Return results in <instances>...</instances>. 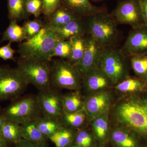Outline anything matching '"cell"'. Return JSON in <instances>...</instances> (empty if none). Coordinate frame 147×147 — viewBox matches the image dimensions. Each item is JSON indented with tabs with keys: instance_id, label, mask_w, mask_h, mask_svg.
I'll return each mask as SVG.
<instances>
[{
	"instance_id": "obj_6",
	"label": "cell",
	"mask_w": 147,
	"mask_h": 147,
	"mask_svg": "<svg viewBox=\"0 0 147 147\" xmlns=\"http://www.w3.org/2000/svg\"><path fill=\"white\" fill-rule=\"evenodd\" d=\"M29 84L18 67L0 66V101L18 98Z\"/></svg>"
},
{
	"instance_id": "obj_10",
	"label": "cell",
	"mask_w": 147,
	"mask_h": 147,
	"mask_svg": "<svg viewBox=\"0 0 147 147\" xmlns=\"http://www.w3.org/2000/svg\"><path fill=\"white\" fill-rule=\"evenodd\" d=\"M40 113L44 117L61 119L63 113L62 95L50 87L39 91L36 96Z\"/></svg>"
},
{
	"instance_id": "obj_41",
	"label": "cell",
	"mask_w": 147,
	"mask_h": 147,
	"mask_svg": "<svg viewBox=\"0 0 147 147\" xmlns=\"http://www.w3.org/2000/svg\"><path fill=\"white\" fill-rule=\"evenodd\" d=\"M93 147H106L104 146V144H100L99 143V144L98 145H96V146H94Z\"/></svg>"
},
{
	"instance_id": "obj_3",
	"label": "cell",
	"mask_w": 147,
	"mask_h": 147,
	"mask_svg": "<svg viewBox=\"0 0 147 147\" xmlns=\"http://www.w3.org/2000/svg\"><path fill=\"white\" fill-rule=\"evenodd\" d=\"M59 40L55 32L47 24L34 37L19 43L20 57L43 61L52 60L53 50Z\"/></svg>"
},
{
	"instance_id": "obj_29",
	"label": "cell",
	"mask_w": 147,
	"mask_h": 147,
	"mask_svg": "<svg viewBox=\"0 0 147 147\" xmlns=\"http://www.w3.org/2000/svg\"><path fill=\"white\" fill-rule=\"evenodd\" d=\"M131 67L140 79L147 82V55H134L129 57Z\"/></svg>"
},
{
	"instance_id": "obj_5",
	"label": "cell",
	"mask_w": 147,
	"mask_h": 147,
	"mask_svg": "<svg viewBox=\"0 0 147 147\" xmlns=\"http://www.w3.org/2000/svg\"><path fill=\"white\" fill-rule=\"evenodd\" d=\"M50 87L56 89L79 91L82 87V77L73 64L64 59L50 61Z\"/></svg>"
},
{
	"instance_id": "obj_28",
	"label": "cell",
	"mask_w": 147,
	"mask_h": 147,
	"mask_svg": "<svg viewBox=\"0 0 147 147\" xmlns=\"http://www.w3.org/2000/svg\"><path fill=\"white\" fill-rule=\"evenodd\" d=\"M75 136L72 129L64 126L49 139L57 147H69L73 144Z\"/></svg>"
},
{
	"instance_id": "obj_39",
	"label": "cell",
	"mask_w": 147,
	"mask_h": 147,
	"mask_svg": "<svg viewBox=\"0 0 147 147\" xmlns=\"http://www.w3.org/2000/svg\"><path fill=\"white\" fill-rule=\"evenodd\" d=\"M6 120L4 116L2 114L0 113V132H1V129L4 123L5 122Z\"/></svg>"
},
{
	"instance_id": "obj_17",
	"label": "cell",
	"mask_w": 147,
	"mask_h": 147,
	"mask_svg": "<svg viewBox=\"0 0 147 147\" xmlns=\"http://www.w3.org/2000/svg\"><path fill=\"white\" fill-rule=\"evenodd\" d=\"M50 28L60 40H70L76 37L87 34L84 18H77L60 28Z\"/></svg>"
},
{
	"instance_id": "obj_21",
	"label": "cell",
	"mask_w": 147,
	"mask_h": 147,
	"mask_svg": "<svg viewBox=\"0 0 147 147\" xmlns=\"http://www.w3.org/2000/svg\"><path fill=\"white\" fill-rule=\"evenodd\" d=\"M34 121L40 131L46 138H49L64 126L61 119L38 117Z\"/></svg>"
},
{
	"instance_id": "obj_42",
	"label": "cell",
	"mask_w": 147,
	"mask_h": 147,
	"mask_svg": "<svg viewBox=\"0 0 147 147\" xmlns=\"http://www.w3.org/2000/svg\"><path fill=\"white\" fill-rule=\"evenodd\" d=\"M69 147H80L79 146H77V145H76L75 144H73L71 146H70Z\"/></svg>"
},
{
	"instance_id": "obj_38",
	"label": "cell",
	"mask_w": 147,
	"mask_h": 147,
	"mask_svg": "<svg viewBox=\"0 0 147 147\" xmlns=\"http://www.w3.org/2000/svg\"><path fill=\"white\" fill-rule=\"evenodd\" d=\"M138 1L141 6L145 23L147 26V0H138Z\"/></svg>"
},
{
	"instance_id": "obj_35",
	"label": "cell",
	"mask_w": 147,
	"mask_h": 147,
	"mask_svg": "<svg viewBox=\"0 0 147 147\" xmlns=\"http://www.w3.org/2000/svg\"><path fill=\"white\" fill-rule=\"evenodd\" d=\"M42 13L47 18L61 6V0H42Z\"/></svg>"
},
{
	"instance_id": "obj_15",
	"label": "cell",
	"mask_w": 147,
	"mask_h": 147,
	"mask_svg": "<svg viewBox=\"0 0 147 147\" xmlns=\"http://www.w3.org/2000/svg\"><path fill=\"white\" fill-rule=\"evenodd\" d=\"M61 5L82 18L106 10L105 7L92 4L89 0H61Z\"/></svg>"
},
{
	"instance_id": "obj_31",
	"label": "cell",
	"mask_w": 147,
	"mask_h": 147,
	"mask_svg": "<svg viewBox=\"0 0 147 147\" xmlns=\"http://www.w3.org/2000/svg\"><path fill=\"white\" fill-rule=\"evenodd\" d=\"M71 42L70 40H59L54 47L52 58L58 57L67 60L71 55Z\"/></svg>"
},
{
	"instance_id": "obj_33",
	"label": "cell",
	"mask_w": 147,
	"mask_h": 147,
	"mask_svg": "<svg viewBox=\"0 0 147 147\" xmlns=\"http://www.w3.org/2000/svg\"><path fill=\"white\" fill-rule=\"evenodd\" d=\"M74 144L80 147H91L93 139L91 134L86 130L78 131L74 138Z\"/></svg>"
},
{
	"instance_id": "obj_19",
	"label": "cell",
	"mask_w": 147,
	"mask_h": 147,
	"mask_svg": "<svg viewBox=\"0 0 147 147\" xmlns=\"http://www.w3.org/2000/svg\"><path fill=\"white\" fill-rule=\"evenodd\" d=\"M109 113L96 118L92 121L94 137L99 143L105 144L109 140Z\"/></svg>"
},
{
	"instance_id": "obj_9",
	"label": "cell",
	"mask_w": 147,
	"mask_h": 147,
	"mask_svg": "<svg viewBox=\"0 0 147 147\" xmlns=\"http://www.w3.org/2000/svg\"><path fill=\"white\" fill-rule=\"evenodd\" d=\"M110 14L118 24L129 25L132 28L146 26L138 0H121Z\"/></svg>"
},
{
	"instance_id": "obj_40",
	"label": "cell",
	"mask_w": 147,
	"mask_h": 147,
	"mask_svg": "<svg viewBox=\"0 0 147 147\" xmlns=\"http://www.w3.org/2000/svg\"><path fill=\"white\" fill-rule=\"evenodd\" d=\"M6 142L0 136V147H7Z\"/></svg>"
},
{
	"instance_id": "obj_34",
	"label": "cell",
	"mask_w": 147,
	"mask_h": 147,
	"mask_svg": "<svg viewBox=\"0 0 147 147\" xmlns=\"http://www.w3.org/2000/svg\"><path fill=\"white\" fill-rule=\"evenodd\" d=\"M43 8L42 0H28L26 4L27 12L29 15H32L38 18L42 13Z\"/></svg>"
},
{
	"instance_id": "obj_36",
	"label": "cell",
	"mask_w": 147,
	"mask_h": 147,
	"mask_svg": "<svg viewBox=\"0 0 147 147\" xmlns=\"http://www.w3.org/2000/svg\"><path fill=\"white\" fill-rule=\"evenodd\" d=\"M11 44V42H9L7 45L0 47V58L5 61L11 60L16 61L14 57L16 51L12 48Z\"/></svg>"
},
{
	"instance_id": "obj_27",
	"label": "cell",
	"mask_w": 147,
	"mask_h": 147,
	"mask_svg": "<svg viewBox=\"0 0 147 147\" xmlns=\"http://www.w3.org/2000/svg\"><path fill=\"white\" fill-rule=\"evenodd\" d=\"M70 41L71 53L67 61L74 65L79 62L84 56L87 47V34L74 38Z\"/></svg>"
},
{
	"instance_id": "obj_7",
	"label": "cell",
	"mask_w": 147,
	"mask_h": 147,
	"mask_svg": "<svg viewBox=\"0 0 147 147\" xmlns=\"http://www.w3.org/2000/svg\"><path fill=\"white\" fill-rule=\"evenodd\" d=\"M17 67L39 91L50 88V62L19 57Z\"/></svg>"
},
{
	"instance_id": "obj_22",
	"label": "cell",
	"mask_w": 147,
	"mask_h": 147,
	"mask_svg": "<svg viewBox=\"0 0 147 147\" xmlns=\"http://www.w3.org/2000/svg\"><path fill=\"white\" fill-rule=\"evenodd\" d=\"M79 92L74 91L62 95L63 113H74L84 110V99Z\"/></svg>"
},
{
	"instance_id": "obj_37",
	"label": "cell",
	"mask_w": 147,
	"mask_h": 147,
	"mask_svg": "<svg viewBox=\"0 0 147 147\" xmlns=\"http://www.w3.org/2000/svg\"><path fill=\"white\" fill-rule=\"evenodd\" d=\"M15 144V147H46L37 144L24 139H22Z\"/></svg>"
},
{
	"instance_id": "obj_32",
	"label": "cell",
	"mask_w": 147,
	"mask_h": 147,
	"mask_svg": "<svg viewBox=\"0 0 147 147\" xmlns=\"http://www.w3.org/2000/svg\"><path fill=\"white\" fill-rule=\"evenodd\" d=\"M45 25L42 20L38 18L26 21L23 27L26 32V40L30 39L37 34Z\"/></svg>"
},
{
	"instance_id": "obj_8",
	"label": "cell",
	"mask_w": 147,
	"mask_h": 147,
	"mask_svg": "<svg viewBox=\"0 0 147 147\" xmlns=\"http://www.w3.org/2000/svg\"><path fill=\"white\" fill-rule=\"evenodd\" d=\"M13 100L3 112L7 120L21 124L39 117L40 112L36 96H26Z\"/></svg>"
},
{
	"instance_id": "obj_1",
	"label": "cell",
	"mask_w": 147,
	"mask_h": 147,
	"mask_svg": "<svg viewBox=\"0 0 147 147\" xmlns=\"http://www.w3.org/2000/svg\"><path fill=\"white\" fill-rule=\"evenodd\" d=\"M112 114L117 126L147 139V96L125 98L117 102Z\"/></svg>"
},
{
	"instance_id": "obj_30",
	"label": "cell",
	"mask_w": 147,
	"mask_h": 147,
	"mask_svg": "<svg viewBox=\"0 0 147 147\" xmlns=\"http://www.w3.org/2000/svg\"><path fill=\"white\" fill-rule=\"evenodd\" d=\"M86 119V115L84 110L74 113H63L61 117L64 125L75 128L82 126Z\"/></svg>"
},
{
	"instance_id": "obj_20",
	"label": "cell",
	"mask_w": 147,
	"mask_h": 147,
	"mask_svg": "<svg viewBox=\"0 0 147 147\" xmlns=\"http://www.w3.org/2000/svg\"><path fill=\"white\" fill-rule=\"evenodd\" d=\"M79 18L68 9L61 6L57 9L48 18L47 25L51 28H60Z\"/></svg>"
},
{
	"instance_id": "obj_14",
	"label": "cell",
	"mask_w": 147,
	"mask_h": 147,
	"mask_svg": "<svg viewBox=\"0 0 147 147\" xmlns=\"http://www.w3.org/2000/svg\"><path fill=\"white\" fill-rule=\"evenodd\" d=\"M103 48L91 36L87 34V47L84 56L79 62L74 65L82 77L90 69L97 65L98 60Z\"/></svg>"
},
{
	"instance_id": "obj_43",
	"label": "cell",
	"mask_w": 147,
	"mask_h": 147,
	"mask_svg": "<svg viewBox=\"0 0 147 147\" xmlns=\"http://www.w3.org/2000/svg\"><path fill=\"white\" fill-rule=\"evenodd\" d=\"M1 107H0V113H1Z\"/></svg>"
},
{
	"instance_id": "obj_16",
	"label": "cell",
	"mask_w": 147,
	"mask_h": 147,
	"mask_svg": "<svg viewBox=\"0 0 147 147\" xmlns=\"http://www.w3.org/2000/svg\"><path fill=\"white\" fill-rule=\"evenodd\" d=\"M137 137L128 129L117 126L110 131L109 140L114 147H140Z\"/></svg>"
},
{
	"instance_id": "obj_18",
	"label": "cell",
	"mask_w": 147,
	"mask_h": 147,
	"mask_svg": "<svg viewBox=\"0 0 147 147\" xmlns=\"http://www.w3.org/2000/svg\"><path fill=\"white\" fill-rule=\"evenodd\" d=\"M22 138L35 144L46 147V137L40 131L35 122L31 120L20 124Z\"/></svg>"
},
{
	"instance_id": "obj_11",
	"label": "cell",
	"mask_w": 147,
	"mask_h": 147,
	"mask_svg": "<svg viewBox=\"0 0 147 147\" xmlns=\"http://www.w3.org/2000/svg\"><path fill=\"white\" fill-rule=\"evenodd\" d=\"M112 102V95L107 90L88 95L84 99V105L87 119L92 121L96 118L109 113Z\"/></svg>"
},
{
	"instance_id": "obj_13",
	"label": "cell",
	"mask_w": 147,
	"mask_h": 147,
	"mask_svg": "<svg viewBox=\"0 0 147 147\" xmlns=\"http://www.w3.org/2000/svg\"><path fill=\"white\" fill-rule=\"evenodd\" d=\"M82 85L84 91L89 94L106 90L113 84L108 76L96 65L84 74L82 77Z\"/></svg>"
},
{
	"instance_id": "obj_12",
	"label": "cell",
	"mask_w": 147,
	"mask_h": 147,
	"mask_svg": "<svg viewBox=\"0 0 147 147\" xmlns=\"http://www.w3.org/2000/svg\"><path fill=\"white\" fill-rule=\"evenodd\" d=\"M120 50L124 56L128 58L134 55H147V26L132 28Z\"/></svg>"
},
{
	"instance_id": "obj_23",
	"label": "cell",
	"mask_w": 147,
	"mask_h": 147,
	"mask_svg": "<svg viewBox=\"0 0 147 147\" xmlns=\"http://www.w3.org/2000/svg\"><path fill=\"white\" fill-rule=\"evenodd\" d=\"M17 22L15 20H10L9 25L3 33L0 42L9 41L20 43L26 40L24 27L18 25Z\"/></svg>"
},
{
	"instance_id": "obj_25",
	"label": "cell",
	"mask_w": 147,
	"mask_h": 147,
	"mask_svg": "<svg viewBox=\"0 0 147 147\" xmlns=\"http://www.w3.org/2000/svg\"><path fill=\"white\" fill-rule=\"evenodd\" d=\"M0 136L7 143L16 144L23 139L20 124L6 120L1 129Z\"/></svg>"
},
{
	"instance_id": "obj_2",
	"label": "cell",
	"mask_w": 147,
	"mask_h": 147,
	"mask_svg": "<svg viewBox=\"0 0 147 147\" xmlns=\"http://www.w3.org/2000/svg\"><path fill=\"white\" fill-rule=\"evenodd\" d=\"M87 34L103 48L116 47L121 34L118 24L107 10L84 18Z\"/></svg>"
},
{
	"instance_id": "obj_4",
	"label": "cell",
	"mask_w": 147,
	"mask_h": 147,
	"mask_svg": "<svg viewBox=\"0 0 147 147\" xmlns=\"http://www.w3.org/2000/svg\"><path fill=\"white\" fill-rule=\"evenodd\" d=\"M128 58L122 54L120 49L103 48L97 65L115 86L129 76Z\"/></svg>"
},
{
	"instance_id": "obj_24",
	"label": "cell",
	"mask_w": 147,
	"mask_h": 147,
	"mask_svg": "<svg viewBox=\"0 0 147 147\" xmlns=\"http://www.w3.org/2000/svg\"><path fill=\"white\" fill-rule=\"evenodd\" d=\"M28 0H8L7 9L9 20H15L17 22L27 19L30 15L26 9Z\"/></svg>"
},
{
	"instance_id": "obj_26",
	"label": "cell",
	"mask_w": 147,
	"mask_h": 147,
	"mask_svg": "<svg viewBox=\"0 0 147 147\" xmlns=\"http://www.w3.org/2000/svg\"><path fill=\"white\" fill-rule=\"evenodd\" d=\"M146 82L141 79L129 76L120 83L115 85V89L121 93L131 94L142 91L146 86Z\"/></svg>"
}]
</instances>
